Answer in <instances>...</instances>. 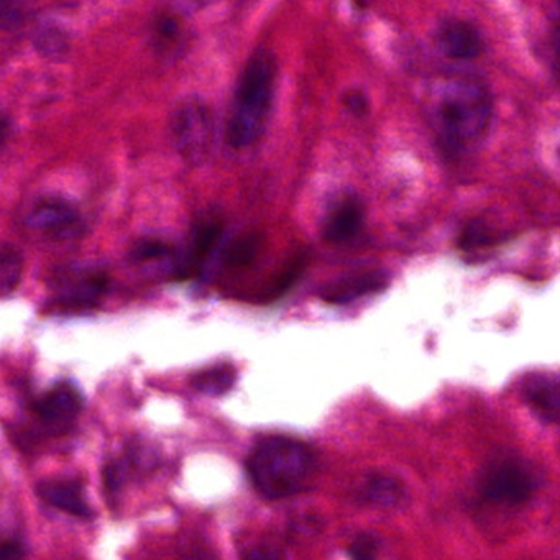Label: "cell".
Masks as SVG:
<instances>
[{
  "label": "cell",
  "instance_id": "cb8c5ba5",
  "mask_svg": "<svg viewBox=\"0 0 560 560\" xmlns=\"http://www.w3.org/2000/svg\"><path fill=\"white\" fill-rule=\"evenodd\" d=\"M378 549V540L373 536L357 537L355 542L350 546L349 553L353 559H372Z\"/></svg>",
  "mask_w": 560,
  "mask_h": 560
},
{
  "label": "cell",
  "instance_id": "83f0119b",
  "mask_svg": "<svg viewBox=\"0 0 560 560\" xmlns=\"http://www.w3.org/2000/svg\"><path fill=\"white\" fill-rule=\"evenodd\" d=\"M559 155H560V153H559Z\"/></svg>",
  "mask_w": 560,
  "mask_h": 560
},
{
  "label": "cell",
  "instance_id": "52a82bcc",
  "mask_svg": "<svg viewBox=\"0 0 560 560\" xmlns=\"http://www.w3.org/2000/svg\"><path fill=\"white\" fill-rule=\"evenodd\" d=\"M224 228L215 219L199 221L189 235L188 247L175 260V280L185 281L198 277L221 242Z\"/></svg>",
  "mask_w": 560,
  "mask_h": 560
},
{
  "label": "cell",
  "instance_id": "9a60e30c",
  "mask_svg": "<svg viewBox=\"0 0 560 560\" xmlns=\"http://www.w3.org/2000/svg\"><path fill=\"white\" fill-rule=\"evenodd\" d=\"M405 497L401 481L385 474H373L362 487V498L375 506H395Z\"/></svg>",
  "mask_w": 560,
  "mask_h": 560
},
{
  "label": "cell",
  "instance_id": "3957f363",
  "mask_svg": "<svg viewBox=\"0 0 560 560\" xmlns=\"http://www.w3.org/2000/svg\"><path fill=\"white\" fill-rule=\"evenodd\" d=\"M316 470V454L288 435L260 439L247 458V474L260 497L281 500L303 490Z\"/></svg>",
  "mask_w": 560,
  "mask_h": 560
},
{
  "label": "cell",
  "instance_id": "7c38bea8",
  "mask_svg": "<svg viewBox=\"0 0 560 560\" xmlns=\"http://www.w3.org/2000/svg\"><path fill=\"white\" fill-rule=\"evenodd\" d=\"M37 494L40 500L70 516L91 520L94 516L86 497H84L83 485L78 480H44L37 485Z\"/></svg>",
  "mask_w": 560,
  "mask_h": 560
},
{
  "label": "cell",
  "instance_id": "ffe728a7",
  "mask_svg": "<svg viewBox=\"0 0 560 560\" xmlns=\"http://www.w3.org/2000/svg\"><path fill=\"white\" fill-rule=\"evenodd\" d=\"M307 254H300L298 257H294L293 260L290 261L287 268L271 281L270 287L267 288L265 293H261V298H268V300H277L281 294L287 293L298 280H300L301 275H303L304 268H306Z\"/></svg>",
  "mask_w": 560,
  "mask_h": 560
},
{
  "label": "cell",
  "instance_id": "44dd1931",
  "mask_svg": "<svg viewBox=\"0 0 560 560\" xmlns=\"http://www.w3.org/2000/svg\"><path fill=\"white\" fill-rule=\"evenodd\" d=\"M172 254V248L166 242L160 241V238L155 237H143L140 241L133 242L132 247H130L129 257L130 261H136V264H140V261H149L155 260V258H163L166 255Z\"/></svg>",
  "mask_w": 560,
  "mask_h": 560
},
{
  "label": "cell",
  "instance_id": "4316f807",
  "mask_svg": "<svg viewBox=\"0 0 560 560\" xmlns=\"http://www.w3.org/2000/svg\"><path fill=\"white\" fill-rule=\"evenodd\" d=\"M553 48H556L557 57L560 58V0L559 15H557L556 28H553Z\"/></svg>",
  "mask_w": 560,
  "mask_h": 560
},
{
  "label": "cell",
  "instance_id": "d4e9b609",
  "mask_svg": "<svg viewBox=\"0 0 560 560\" xmlns=\"http://www.w3.org/2000/svg\"><path fill=\"white\" fill-rule=\"evenodd\" d=\"M25 557V547L21 540L9 539L0 546V560H21Z\"/></svg>",
  "mask_w": 560,
  "mask_h": 560
},
{
  "label": "cell",
  "instance_id": "7402d4cb",
  "mask_svg": "<svg viewBox=\"0 0 560 560\" xmlns=\"http://www.w3.org/2000/svg\"><path fill=\"white\" fill-rule=\"evenodd\" d=\"M490 231L481 222L467 225L460 235V247L467 248V250L483 247L485 244H490Z\"/></svg>",
  "mask_w": 560,
  "mask_h": 560
},
{
  "label": "cell",
  "instance_id": "8992f818",
  "mask_svg": "<svg viewBox=\"0 0 560 560\" xmlns=\"http://www.w3.org/2000/svg\"><path fill=\"white\" fill-rule=\"evenodd\" d=\"M106 271L94 268H68L55 281V303L63 310H93L109 290Z\"/></svg>",
  "mask_w": 560,
  "mask_h": 560
},
{
  "label": "cell",
  "instance_id": "484cf974",
  "mask_svg": "<svg viewBox=\"0 0 560 560\" xmlns=\"http://www.w3.org/2000/svg\"><path fill=\"white\" fill-rule=\"evenodd\" d=\"M346 106L347 109L360 116V114H365L366 109H369V101H366L365 94L353 91V93L347 94Z\"/></svg>",
  "mask_w": 560,
  "mask_h": 560
},
{
  "label": "cell",
  "instance_id": "ba28073f",
  "mask_svg": "<svg viewBox=\"0 0 560 560\" xmlns=\"http://www.w3.org/2000/svg\"><path fill=\"white\" fill-rule=\"evenodd\" d=\"M25 222L28 228L47 232L61 241L77 237L81 229L80 211L68 199L58 196L38 199L28 211Z\"/></svg>",
  "mask_w": 560,
  "mask_h": 560
},
{
  "label": "cell",
  "instance_id": "30bf717a",
  "mask_svg": "<svg viewBox=\"0 0 560 560\" xmlns=\"http://www.w3.org/2000/svg\"><path fill=\"white\" fill-rule=\"evenodd\" d=\"M439 50L454 60H474L483 51L480 32L458 19L442 22L435 35Z\"/></svg>",
  "mask_w": 560,
  "mask_h": 560
},
{
  "label": "cell",
  "instance_id": "5bb4252c",
  "mask_svg": "<svg viewBox=\"0 0 560 560\" xmlns=\"http://www.w3.org/2000/svg\"><path fill=\"white\" fill-rule=\"evenodd\" d=\"M523 393L537 416L549 422L560 421V376H534Z\"/></svg>",
  "mask_w": 560,
  "mask_h": 560
},
{
  "label": "cell",
  "instance_id": "ac0fdd59",
  "mask_svg": "<svg viewBox=\"0 0 560 560\" xmlns=\"http://www.w3.org/2000/svg\"><path fill=\"white\" fill-rule=\"evenodd\" d=\"M24 271V257L18 248L5 244L0 254V294L8 298L21 283Z\"/></svg>",
  "mask_w": 560,
  "mask_h": 560
},
{
  "label": "cell",
  "instance_id": "603a6c76",
  "mask_svg": "<svg viewBox=\"0 0 560 560\" xmlns=\"http://www.w3.org/2000/svg\"><path fill=\"white\" fill-rule=\"evenodd\" d=\"M127 470L126 464L120 460H110L104 465L103 478L104 487L109 493H116L122 488L124 481H126Z\"/></svg>",
  "mask_w": 560,
  "mask_h": 560
},
{
  "label": "cell",
  "instance_id": "277c9868",
  "mask_svg": "<svg viewBox=\"0 0 560 560\" xmlns=\"http://www.w3.org/2000/svg\"><path fill=\"white\" fill-rule=\"evenodd\" d=\"M172 142L186 162H206L214 145V120L202 101L186 100L176 107L170 122Z\"/></svg>",
  "mask_w": 560,
  "mask_h": 560
},
{
  "label": "cell",
  "instance_id": "9c48e42d",
  "mask_svg": "<svg viewBox=\"0 0 560 560\" xmlns=\"http://www.w3.org/2000/svg\"><path fill=\"white\" fill-rule=\"evenodd\" d=\"M34 409L48 429L63 431L83 409V396L73 383H57L35 401Z\"/></svg>",
  "mask_w": 560,
  "mask_h": 560
},
{
  "label": "cell",
  "instance_id": "6da1fadb",
  "mask_svg": "<svg viewBox=\"0 0 560 560\" xmlns=\"http://www.w3.org/2000/svg\"><path fill=\"white\" fill-rule=\"evenodd\" d=\"M493 116V100L480 81L444 80L432 88L429 119L441 142L465 150L480 142Z\"/></svg>",
  "mask_w": 560,
  "mask_h": 560
},
{
  "label": "cell",
  "instance_id": "2e32d148",
  "mask_svg": "<svg viewBox=\"0 0 560 560\" xmlns=\"http://www.w3.org/2000/svg\"><path fill=\"white\" fill-rule=\"evenodd\" d=\"M237 373L231 365H218L196 373L191 386L206 396H222L234 386Z\"/></svg>",
  "mask_w": 560,
  "mask_h": 560
},
{
  "label": "cell",
  "instance_id": "d6986e66",
  "mask_svg": "<svg viewBox=\"0 0 560 560\" xmlns=\"http://www.w3.org/2000/svg\"><path fill=\"white\" fill-rule=\"evenodd\" d=\"M153 40L159 45L160 50H175L183 40L182 21L172 14L159 15L153 24Z\"/></svg>",
  "mask_w": 560,
  "mask_h": 560
},
{
  "label": "cell",
  "instance_id": "8fae6325",
  "mask_svg": "<svg viewBox=\"0 0 560 560\" xmlns=\"http://www.w3.org/2000/svg\"><path fill=\"white\" fill-rule=\"evenodd\" d=\"M365 209L357 196H343L327 212L323 235L330 244L352 241L362 231Z\"/></svg>",
  "mask_w": 560,
  "mask_h": 560
},
{
  "label": "cell",
  "instance_id": "7a4b0ae2",
  "mask_svg": "<svg viewBox=\"0 0 560 560\" xmlns=\"http://www.w3.org/2000/svg\"><path fill=\"white\" fill-rule=\"evenodd\" d=\"M277 74V60L271 51L261 48L248 58L235 88L225 129V140L231 149H248L265 132L273 107Z\"/></svg>",
  "mask_w": 560,
  "mask_h": 560
},
{
  "label": "cell",
  "instance_id": "e0dca14e",
  "mask_svg": "<svg viewBox=\"0 0 560 560\" xmlns=\"http://www.w3.org/2000/svg\"><path fill=\"white\" fill-rule=\"evenodd\" d=\"M264 247V237L260 234H245L232 241L222 254V261L228 268H245L258 257Z\"/></svg>",
  "mask_w": 560,
  "mask_h": 560
},
{
  "label": "cell",
  "instance_id": "5b68a950",
  "mask_svg": "<svg viewBox=\"0 0 560 560\" xmlns=\"http://www.w3.org/2000/svg\"><path fill=\"white\" fill-rule=\"evenodd\" d=\"M536 487L537 478L529 465L516 458H506L488 468L481 491L494 503L516 506L529 500Z\"/></svg>",
  "mask_w": 560,
  "mask_h": 560
},
{
  "label": "cell",
  "instance_id": "4fadbf2b",
  "mask_svg": "<svg viewBox=\"0 0 560 560\" xmlns=\"http://www.w3.org/2000/svg\"><path fill=\"white\" fill-rule=\"evenodd\" d=\"M388 284V277L383 271H366L340 278L326 284L319 291V298L327 304H349L370 294L380 293Z\"/></svg>",
  "mask_w": 560,
  "mask_h": 560
}]
</instances>
